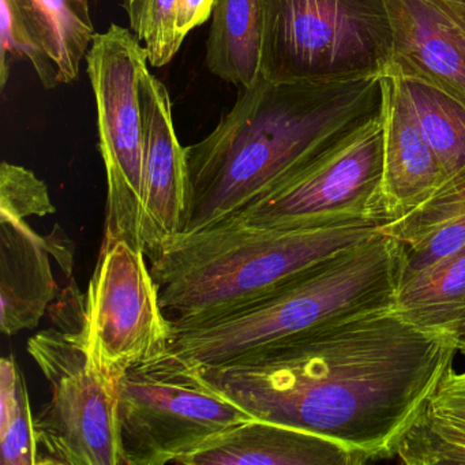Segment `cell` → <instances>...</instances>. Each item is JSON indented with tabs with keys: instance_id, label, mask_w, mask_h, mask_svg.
<instances>
[{
	"instance_id": "52a82bcc",
	"label": "cell",
	"mask_w": 465,
	"mask_h": 465,
	"mask_svg": "<svg viewBox=\"0 0 465 465\" xmlns=\"http://www.w3.org/2000/svg\"><path fill=\"white\" fill-rule=\"evenodd\" d=\"M252 416L213 388L198 364L170 350L130 367L118 385L124 465H179Z\"/></svg>"
},
{
	"instance_id": "d6986e66",
	"label": "cell",
	"mask_w": 465,
	"mask_h": 465,
	"mask_svg": "<svg viewBox=\"0 0 465 465\" xmlns=\"http://www.w3.org/2000/svg\"><path fill=\"white\" fill-rule=\"evenodd\" d=\"M394 310L419 328L454 337L465 325V244L402 284Z\"/></svg>"
},
{
	"instance_id": "4fadbf2b",
	"label": "cell",
	"mask_w": 465,
	"mask_h": 465,
	"mask_svg": "<svg viewBox=\"0 0 465 465\" xmlns=\"http://www.w3.org/2000/svg\"><path fill=\"white\" fill-rule=\"evenodd\" d=\"M140 102L145 134L140 233L148 258L183 232L190 184L186 148L176 135L170 94L149 67L141 77Z\"/></svg>"
},
{
	"instance_id": "8fae6325",
	"label": "cell",
	"mask_w": 465,
	"mask_h": 465,
	"mask_svg": "<svg viewBox=\"0 0 465 465\" xmlns=\"http://www.w3.org/2000/svg\"><path fill=\"white\" fill-rule=\"evenodd\" d=\"M0 35L2 89L17 58L28 59L53 89L78 80L96 32L89 0H2Z\"/></svg>"
},
{
	"instance_id": "7a4b0ae2",
	"label": "cell",
	"mask_w": 465,
	"mask_h": 465,
	"mask_svg": "<svg viewBox=\"0 0 465 465\" xmlns=\"http://www.w3.org/2000/svg\"><path fill=\"white\" fill-rule=\"evenodd\" d=\"M385 113V77L271 81L241 88L213 132L187 146L183 232L249 205Z\"/></svg>"
},
{
	"instance_id": "d4e9b609",
	"label": "cell",
	"mask_w": 465,
	"mask_h": 465,
	"mask_svg": "<svg viewBox=\"0 0 465 465\" xmlns=\"http://www.w3.org/2000/svg\"><path fill=\"white\" fill-rule=\"evenodd\" d=\"M427 411L465 432V372H446L427 402Z\"/></svg>"
},
{
	"instance_id": "5b68a950",
	"label": "cell",
	"mask_w": 465,
	"mask_h": 465,
	"mask_svg": "<svg viewBox=\"0 0 465 465\" xmlns=\"http://www.w3.org/2000/svg\"><path fill=\"white\" fill-rule=\"evenodd\" d=\"M47 314L50 326L26 345L51 393L35 416L36 465H124L118 388L92 361L85 293L73 276Z\"/></svg>"
},
{
	"instance_id": "5bb4252c",
	"label": "cell",
	"mask_w": 465,
	"mask_h": 465,
	"mask_svg": "<svg viewBox=\"0 0 465 465\" xmlns=\"http://www.w3.org/2000/svg\"><path fill=\"white\" fill-rule=\"evenodd\" d=\"M382 203L386 223L418 208L446 181L401 81L385 77Z\"/></svg>"
},
{
	"instance_id": "484cf974",
	"label": "cell",
	"mask_w": 465,
	"mask_h": 465,
	"mask_svg": "<svg viewBox=\"0 0 465 465\" xmlns=\"http://www.w3.org/2000/svg\"><path fill=\"white\" fill-rule=\"evenodd\" d=\"M214 0H179L176 13V29L182 40L193 29L203 25L212 15Z\"/></svg>"
},
{
	"instance_id": "2e32d148",
	"label": "cell",
	"mask_w": 465,
	"mask_h": 465,
	"mask_svg": "<svg viewBox=\"0 0 465 465\" xmlns=\"http://www.w3.org/2000/svg\"><path fill=\"white\" fill-rule=\"evenodd\" d=\"M50 238L26 220L0 216L2 331L15 336L37 328L61 288L51 268Z\"/></svg>"
},
{
	"instance_id": "7402d4cb",
	"label": "cell",
	"mask_w": 465,
	"mask_h": 465,
	"mask_svg": "<svg viewBox=\"0 0 465 465\" xmlns=\"http://www.w3.org/2000/svg\"><path fill=\"white\" fill-rule=\"evenodd\" d=\"M396 456L410 465L465 464V432L424 408L400 440Z\"/></svg>"
},
{
	"instance_id": "ffe728a7",
	"label": "cell",
	"mask_w": 465,
	"mask_h": 465,
	"mask_svg": "<svg viewBox=\"0 0 465 465\" xmlns=\"http://www.w3.org/2000/svg\"><path fill=\"white\" fill-rule=\"evenodd\" d=\"M399 80L446 179L465 170V108L432 86Z\"/></svg>"
},
{
	"instance_id": "9a60e30c",
	"label": "cell",
	"mask_w": 465,
	"mask_h": 465,
	"mask_svg": "<svg viewBox=\"0 0 465 465\" xmlns=\"http://www.w3.org/2000/svg\"><path fill=\"white\" fill-rule=\"evenodd\" d=\"M366 457L295 427L252 418L212 438L179 465H361Z\"/></svg>"
},
{
	"instance_id": "ba28073f",
	"label": "cell",
	"mask_w": 465,
	"mask_h": 465,
	"mask_svg": "<svg viewBox=\"0 0 465 465\" xmlns=\"http://www.w3.org/2000/svg\"><path fill=\"white\" fill-rule=\"evenodd\" d=\"M85 61L107 178L102 244L124 239L143 250L140 224L145 134L140 81L148 69V54L134 34L113 24L107 31L96 34Z\"/></svg>"
},
{
	"instance_id": "e0dca14e",
	"label": "cell",
	"mask_w": 465,
	"mask_h": 465,
	"mask_svg": "<svg viewBox=\"0 0 465 465\" xmlns=\"http://www.w3.org/2000/svg\"><path fill=\"white\" fill-rule=\"evenodd\" d=\"M401 255V282L465 244V170L449 176L418 208L381 225Z\"/></svg>"
},
{
	"instance_id": "3957f363",
	"label": "cell",
	"mask_w": 465,
	"mask_h": 465,
	"mask_svg": "<svg viewBox=\"0 0 465 465\" xmlns=\"http://www.w3.org/2000/svg\"><path fill=\"white\" fill-rule=\"evenodd\" d=\"M380 227L353 223L282 230L227 219L164 242L149 255V266L173 328L242 309Z\"/></svg>"
},
{
	"instance_id": "277c9868",
	"label": "cell",
	"mask_w": 465,
	"mask_h": 465,
	"mask_svg": "<svg viewBox=\"0 0 465 465\" xmlns=\"http://www.w3.org/2000/svg\"><path fill=\"white\" fill-rule=\"evenodd\" d=\"M401 255L382 232L348 247L242 309L173 326L170 350L219 366L355 315L394 309Z\"/></svg>"
},
{
	"instance_id": "9c48e42d",
	"label": "cell",
	"mask_w": 465,
	"mask_h": 465,
	"mask_svg": "<svg viewBox=\"0 0 465 465\" xmlns=\"http://www.w3.org/2000/svg\"><path fill=\"white\" fill-rule=\"evenodd\" d=\"M383 138L382 115L227 219L282 230L386 224Z\"/></svg>"
},
{
	"instance_id": "8992f818",
	"label": "cell",
	"mask_w": 465,
	"mask_h": 465,
	"mask_svg": "<svg viewBox=\"0 0 465 465\" xmlns=\"http://www.w3.org/2000/svg\"><path fill=\"white\" fill-rule=\"evenodd\" d=\"M260 6L266 80L385 77L393 53L385 0H260Z\"/></svg>"
},
{
	"instance_id": "cb8c5ba5",
	"label": "cell",
	"mask_w": 465,
	"mask_h": 465,
	"mask_svg": "<svg viewBox=\"0 0 465 465\" xmlns=\"http://www.w3.org/2000/svg\"><path fill=\"white\" fill-rule=\"evenodd\" d=\"M55 212L45 181L23 165L4 162L0 167V216L25 220Z\"/></svg>"
},
{
	"instance_id": "ac0fdd59",
	"label": "cell",
	"mask_w": 465,
	"mask_h": 465,
	"mask_svg": "<svg viewBox=\"0 0 465 465\" xmlns=\"http://www.w3.org/2000/svg\"><path fill=\"white\" fill-rule=\"evenodd\" d=\"M205 67L228 84L247 88L261 74L260 0H214Z\"/></svg>"
},
{
	"instance_id": "603a6c76",
	"label": "cell",
	"mask_w": 465,
	"mask_h": 465,
	"mask_svg": "<svg viewBox=\"0 0 465 465\" xmlns=\"http://www.w3.org/2000/svg\"><path fill=\"white\" fill-rule=\"evenodd\" d=\"M179 0H124L130 29L148 54L149 64L164 67L175 58L183 40L176 29Z\"/></svg>"
},
{
	"instance_id": "7c38bea8",
	"label": "cell",
	"mask_w": 465,
	"mask_h": 465,
	"mask_svg": "<svg viewBox=\"0 0 465 465\" xmlns=\"http://www.w3.org/2000/svg\"><path fill=\"white\" fill-rule=\"evenodd\" d=\"M385 5L393 32L386 75L432 86L465 108V0Z\"/></svg>"
},
{
	"instance_id": "44dd1931",
	"label": "cell",
	"mask_w": 465,
	"mask_h": 465,
	"mask_svg": "<svg viewBox=\"0 0 465 465\" xmlns=\"http://www.w3.org/2000/svg\"><path fill=\"white\" fill-rule=\"evenodd\" d=\"M0 443L2 465H36L35 416L25 378L13 355L0 361Z\"/></svg>"
},
{
	"instance_id": "30bf717a",
	"label": "cell",
	"mask_w": 465,
	"mask_h": 465,
	"mask_svg": "<svg viewBox=\"0 0 465 465\" xmlns=\"http://www.w3.org/2000/svg\"><path fill=\"white\" fill-rule=\"evenodd\" d=\"M146 260L124 239L102 244L85 292L89 353L116 388L130 367L167 350L173 336Z\"/></svg>"
},
{
	"instance_id": "4316f807",
	"label": "cell",
	"mask_w": 465,
	"mask_h": 465,
	"mask_svg": "<svg viewBox=\"0 0 465 465\" xmlns=\"http://www.w3.org/2000/svg\"><path fill=\"white\" fill-rule=\"evenodd\" d=\"M454 340H456L457 351L465 355V325L454 334Z\"/></svg>"
},
{
	"instance_id": "6da1fadb",
	"label": "cell",
	"mask_w": 465,
	"mask_h": 465,
	"mask_svg": "<svg viewBox=\"0 0 465 465\" xmlns=\"http://www.w3.org/2000/svg\"><path fill=\"white\" fill-rule=\"evenodd\" d=\"M457 352L451 334L389 309L200 369L252 418L321 435L372 461L396 456Z\"/></svg>"
}]
</instances>
